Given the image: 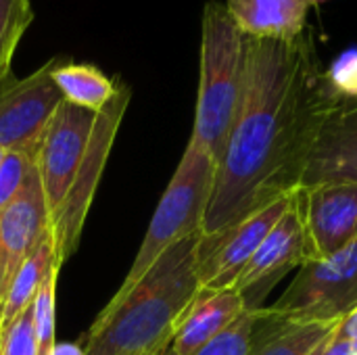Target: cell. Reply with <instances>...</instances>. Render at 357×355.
<instances>
[{
    "mask_svg": "<svg viewBox=\"0 0 357 355\" xmlns=\"http://www.w3.org/2000/svg\"><path fill=\"white\" fill-rule=\"evenodd\" d=\"M54 264V247H52V239L50 234L38 245V249L25 259V264L21 266V270L17 272V276L13 278L2 303H0V331L6 328L23 310H27L40 287L44 276L48 274L50 266Z\"/></svg>",
    "mask_w": 357,
    "mask_h": 355,
    "instance_id": "ac0fdd59",
    "label": "cell"
},
{
    "mask_svg": "<svg viewBox=\"0 0 357 355\" xmlns=\"http://www.w3.org/2000/svg\"><path fill=\"white\" fill-rule=\"evenodd\" d=\"M48 234L50 211L33 161L19 195L0 209V303L25 259Z\"/></svg>",
    "mask_w": 357,
    "mask_h": 355,
    "instance_id": "8fae6325",
    "label": "cell"
},
{
    "mask_svg": "<svg viewBox=\"0 0 357 355\" xmlns=\"http://www.w3.org/2000/svg\"><path fill=\"white\" fill-rule=\"evenodd\" d=\"M310 259H326L357 236V184H322L299 190ZM307 259V262H310Z\"/></svg>",
    "mask_w": 357,
    "mask_h": 355,
    "instance_id": "7c38bea8",
    "label": "cell"
},
{
    "mask_svg": "<svg viewBox=\"0 0 357 355\" xmlns=\"http://www.w3.org/2000/svg\"><path fill=\"white\" fill-rule=\"evenodd\" d=\"M339 100L312 29L295 40L247 38L241 98L215 165L203 239L299 190L318 132Z\"/></svg>",
    "mask_w": 357,
    "mask_h": 355,
    "instance_id": "6da1fadb",
    "label": "cell"
},
{
    "mask_svg": "<svg viewBox=\"0 0 357 355\" xmlns=\"http://www.w3.org/2000/svg\"><path fill=\"white\" fill-rule=\"evenodd\" d=\"M4 155H6V151H4V149H0V163H2V159H4Z\"/></svg>",
    "mask_w": 357,
    "mask_h": 355,
    "instance_id": "f1b7e54d",
    "label": "cell"
},
{
    "mask_svg": "<svg viewBox=\"0 0 357 355\" xmlns=\"http://www.w3.org/2000/svg\"><path fill=\"white\" fill-rule=\"evenodd\" d=\"M312 355H356L354 352V347L345 341V339H341L339 335H337V328L333 331V335L314 352Z\"/></svg>",
    "mask_w": 357,
    "mask_h": 355,
    "instance_id": "d4e9b609",
    "label": "cell"
},
{
    "mask_svg": "<svg viewBox=\"0 0 357 355\" xmlns=\"http://www.w3.org/2000/svg\"><path fill=\"white\" fill-rule=\"evenodd\" d=\"M31 21V0H0V86L8 82L13 56Z\"/></svg>",
    "mask_w": 357,
    "mask_h": 355,
    "instance_id": "d6986e66",
    "label": "cell"
},
{
    "mask_svg": "<svg viewBox=\"0 0 357 355\" xmlns=\"http://www.w3.org/2000/svg\"><path fill=\"white\" fill-rule=\"evenodd\" d=\"M272 312L307 322H341L357 308V236L326 259H310L278 297Z\"/></svg>",
    "mask_w": 357,
    "mask_h": 355,
    "instance_id": "8992f818",
    "label": "cell"
},
{
    "mask_svg": "<svg viewBox=\"0 0 357 355\" xmlns=\"http://www.w3.org/2000/svg\"><path fill=\"white\" fill-rule=\"evenodd\" d=\"M48 355H86L82 343H54V347L48 352Z\"/></svg>",
    "mask_w": 357,
    "mask_h": 355,
    "instance_id": "4316f807",
    "label": "cell"
},
{
    "mask_svg": "<svg viewBox=\"0 0 357 355\" xmlns=\"http://www.w3.org/2000/svg\"><path fill=\"white\" fill-rule=\"evenodd\" d=\"M324 2H328V0H312V4H314V6H318V4H324Z\"/></svg>",
    "mask_w": 357,
    "mask_h": 355,
    "instance_id": "83f0119b",
    "label": "cell"
},
{
    "mask_svg": "<svg viewBox=\"0 0 357 355\" xmlns=\"http://www.w3.org/2000/svg\"><path fill=\"white\" fill-rule=\"evenodd\" d=\"M337 335H339L341 339H345V341L354 347V352H356L357 355V308L356 310H351V312L339 322Z\"/></svg>",
    "mask_w": 357,
    "mask_h": 355,
    "instance_id": "484cf974",
    "label": "cell"
},
{
    "mask_svg": "<svg viewBox=\"0 0 357 355\" xmlns=\"http://www.w3.org/2000/svg\"><path fill=\"white\" fill-rule=\"evenodd\" d=\"M52 77L67 103L94 113L111 103L119 86V80H111L98 67L88 63H59Z\"/></svg>",
    "mask_w": 357,
    "mask_h": 355,
    "instance_id": "e0dca14e",
    "label": "cell"
},
{
    "mask_svg": "<svg viewBox=\"0 0 357 355\" xmlns=\"http://www.w3.org/2000/svg\"><path fill=\"white\" fill-rule=\"evenodd\" d=\"M56 65L59 59H50L27 77L0 86V149L36 161L44 132L65 100L52 77Z\"/></svg>",
    "mask_w": 357,
    "mask_h": 355,
    "instance_id": "52a82bcc",
    "label": "cell"
},
{
    "mask_svg": "<svg viewBox=\"0 0 357 355\" xmlns=\"http://www.w3.org/2000/svg\"><path fill=\"white\" fill-rule=\"evenodd\" d=\"M213 178L215 161L203 149L188 142L165 192L155 207L134 264L107 305L119 303L169 247L192 234H201L213 190Z\"/></svg>",
    "mask_w": 357,
    "mask_h": 355,
    "instance_id": "277c9868",
    "label": "cell"
},
{
    "mask_svg": "<svg viewBox=\"0 0 357 355\" xmlns=\"http://www.w3.org/2000/svg\"><path fill=\"white\" fill-rule=\"evenodd\" d=\"M199 59V94L188 142L218 165L236 115L247 59V36L238 31L222 2L205 4Z\"/></svg>",
    "mask_w": 357,
    "mask_h": 355,
    "instance_id": "3957f363",
    "label": "cell"
},
{
    "mask_svg": "<svg viewBox=\"0 0 357 355\" xmlns=\"http://www.w3.org/2000/svg\"><path fill=\"white\" fill-rule=\"evenodd\" d=\"M96 113L61 103L36 153V169L42 182L50 218L67 197L88 149Z\"/></svg>",
    "mask_w": 357,
    "mask_h": 355,
    "instance_id": "ba28073f",
    "label": "cell"
},
{
    "mask_svg": "<svg viewBox=\"0 0 357 355\" xmlns=\"http://www.w3.org/2000/svg\"><path fill=\"white\" fill-rule=\"evenodd\" d=\"M322 184H357V100H339L318 132L299 190Z\"/></svg>",
    "mask_w": 357,
    "mask_h": 355,
    "instance_id": "4fadbf2b",
    "label": "cell"
},
{
    "mask_svg": "<svg viewBox=\"0 0 357 355\" xmlns=\"http://www.w3.org/2000/svg\"><path fill=\"white\" fill-rule=\"evenodd\" d=\"M339 322H307L280 316L268 305L257 310L249 355H312Z\"/></svg>",
    "mask_w": 357,
    "mask_h": 355,
    "instance_id": "2e32d148",
    "label": "cell"
},
{
    "mask_svg": "<svg viewBox=\"0 0 357 355\" xmlns=\"http://www.w3.org/2000/svg\"><path fill=\"white\" fill-rule=\"evenodd\" d=\"M157 355H163V354H157Z\"/></svg>",
    "mask_w": 357,
    "mask_h": 355,
    "instance_id": "f546056e",
    "label": "cell"
},
{
    "mask_svg": "<svg viewBox=\"0 0 357 355\" xmlns=\"http://www.w3.org/2000/svg\"><path fill=\"white\" fill-rule=\"evenodd\" d=\"M203 234L169 247L115 305H105L79 339L86 355H157L169 349L186 310L201 291Z\"/></svg>",
    "mask_w": 357,
    "mask_h": 355,
    "instance_id": "7a4b0ae2",
    "label": "cell"
},
{
    "mask_svg": "<svg viewBox=\"0 0 357 355\" xmlns=\"http://www.w3.org/2000/svg\"><path fill=\"white\" fill-rule=\"evenodd\" d=\"M132 100V88L119 82L115 96L111 103L96 113V121L92 128V136L88 149L84 153V161L77 169V176L63 199L56 213L50 218V239L54 247V259L65 264L77 249L82 230L92 207L96 188L105 174L111 149L115 144L119 126Z\"/></svg>",
    "mask_w": 357,
    "mask_h": 355,
    "instance_id": "5b68a950",
    "label": "cell"
},
{
    "mask_svg": "<svg viewBox=\"0 0 357 355\" xmlns=\"http://www.w3.org/2000/svg\"><path fill=\"white\" fill-rule=\"evenodd\" d=\"M61 268L63 264L54 259L33 299V331L40 355H48L56 343V285Z\"/></svg>",
    "mask_w": 357,
    "mask_h": 355,
    "instance_id": "ffe728a7",
    "label": "cell"
},
{
    "mask_svg": "<svg viewBox=\"0 0 357 355\" xmlns=\"http://www.w3.org/2000/svg\"><path fill=\"white\" fill-rule=\"evenodd\" d=\"M257 310L243 312L220 337H215L207 347H203L197 355H249L251 354V337L255 326ZM163 355H174L165 349Z\"/></svg>",
    "mask_w": 357,
    "mask_h": 355,
    "instance_id": "44dd1931",
    "label": "cell"
},
{
    "mask_svg": "<svg viewBox=\"0 0 357 355\" xmlns=\"http://www.w3.org/2000/svg\"><path fill=\"white\" fill-rule=\"evenodd\" d=\"M228 17L247 38L295 40L307 29L312 0H226Z\"/></svg>",
    "mask_w": 357,
    "mask_h": 355,
    "instance_id": "9a60e30c",
    "label": "cell"
},
{
    "mask_svg": "<svg viewBox=\"0 0 357 355\" xmlns=\"http://www.w3.org/2000/svg\"><path fill=\"white\" fill-rule=\"evenodd\" d=\"M328 88L343 100H357V46L343 50L324 69Z\"/></svg>",
    "mask_w": 357,
    "mask_h": 355,
    "instance_id": "603a6c76",
    "label": "cell"
},
{
    "mask_svg": "<svg viewBox=\"0 0 357 355\" xmlns=\"http://www.w3.org/2000/svg\"><path fill=\"white\" fill-rule=\"evenodd\" d=\"M0 355H40L33 331V303L0 331Z\"/></svg>",
    "mask_w": 357,
    "mask_h": 355,
    "instance_id": "7402d4cb",
    "label": "cell"
},
{
    "mask_svg": "<svg viewBox=\"0 0 357 355\" xmlns=\"http://www.w3.org/2000/svg\"><path fill=\"white\" fill-rule=\"evenodd\" d=\"M307 259V239L297 190L293 195L291 207L266 236V241L234 285L245 301V308L251 312L266 308V299L270 297L274 287L289 272L299 270Z\"/></svg>",
    "mask_w": 357,
    "mask_h": 355,
    "instance_id": "9c48e42d",
    "label": "cell"
},
{
    "mask_svg": "<svg viewBox=\"0 0 357 355\" xmlns=\"http://www.w3.org/2000/svg\"><path fill=\"white\" fill-rule=\"evenodd\" d=\"M293 195L274 201L213 239H203L199 257V280L203 291L234 289L241 272L291 207Z\"/></svg>",
    "mask_w": 357,
    "mask_h": 355,
    "instance_id": "30bf717a",
    "label": "cell"
},
{
    "mask_svg": "<svg viewBox=\"0 0 357 355\" xmlns=\"http://www.w3.org/2000/svg\"><path fill=\"white\" fill-rule=\"evenodd\" d=\"M243 312H247V308L236 289H201L180 320L169 352L174 355H197L215 337H220Z\"/></svg>",
    "mask_w": 357,
    "mask_h": 355,
    "instance_id": "5bb4252c",
    "label": "cell"
},
{
    "mask_svg": "<svg viewBox=\"0 0 357 355\" xmlns=\"http://www.w3.org/2000/svg\"><path fill=\"white\" fill-rule=\"evenodd\" d=\"M31 165H33L31 157L17 151H6L0 163V209L6 207L19 195Z\"/></svg>",
    "mask_w": 357,
    "mask_h": 355,
    "instance_id": "cb8c5ba5",
    "label": "cell"
}]
</instances>
